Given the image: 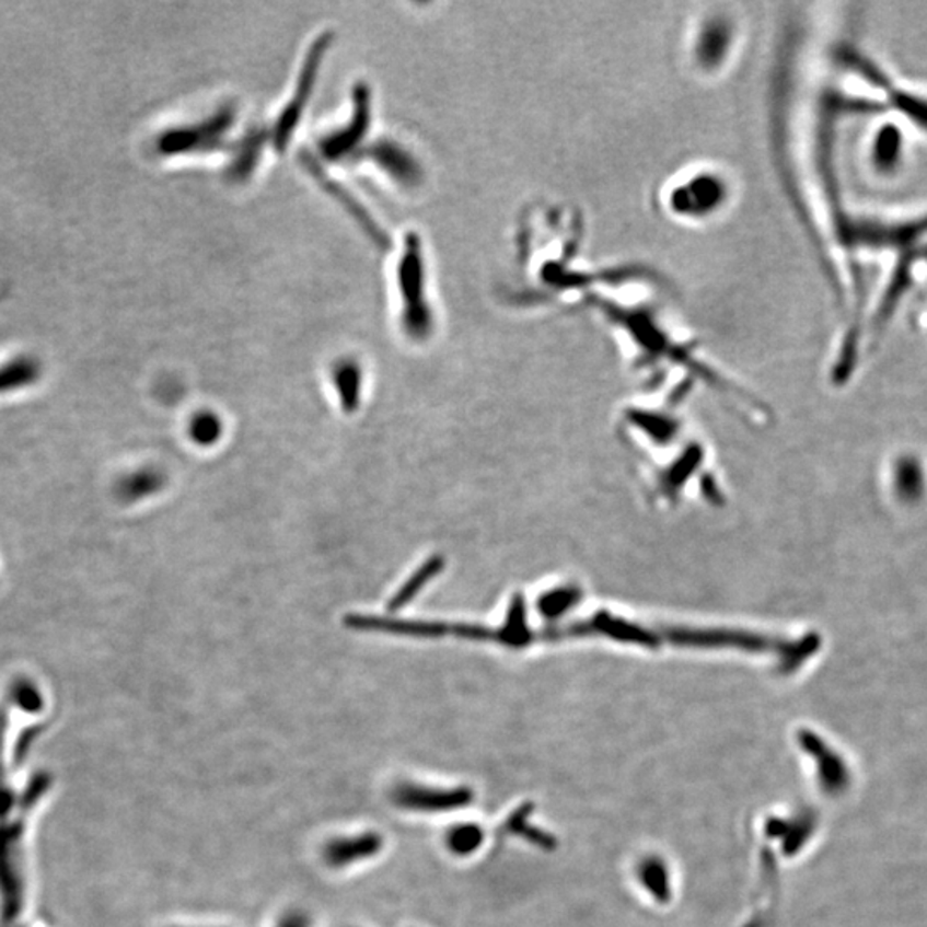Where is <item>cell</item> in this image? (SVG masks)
<instances>
[{"instance_id":"14","label":"cell","mask_w":927,"mask_h":927,"mask_svg":"<svg viewBox=\"0 0 927 927\" xmlns=\"http://www.w3.org/2000/svg\"><path fill=\"white\" fill-rule=\"evenodd\" d=\"M479 842H482V833L471 824L452 828L447 835V847L455 856H467L474 848L478 847Z\"/></svg>"},{"instance_id":"12","label":"cell","mask_w":927,"mask_h":927,"mask_svg":"<svg viewBox=\"0 0 927 927\" xmlns=\"http://www.w3.org/2000/svg\"><path fill=\"white\" fill-rule=\"evenodd\" d=\"M263 140L265 138L256 129L244 136L243 143L240 144V152L235 153V159L232 160V165L229 167V175H231L232 181L244 179L255 169Z\"/></svg>"},{"instance_id":"7","label":"cell","mask_w":927,"mask_h":927,"mask_svg":"<svg viewBox=\"0 0 927 927\" xmlns=\"http://www.w3.org/2000/svg\"><path fill=\"white\" fill-rule=\"evenodd\" d=\"M367 153L386 169L389 174L394 175L395 179L407 186H415L421 179V169L416 164V160L392 141H379Z\"/></svg>"},{"instance_id":"11","label":"cell","mask_w":927,"mask_h":927,"mask_svg":"<svg viewBox=\"0 0 927 927\" xmlns=\"http://www.w3.org/2000/svg\"><path fill=\"white\" fill-rule=\"evenodd\" d=\"M36 379H38V364L33 359H16L0 368V394L23 389Z\"/></svg>"},{"instance_id":"15","label":"cell","mask_w":927,"mask_h":927,"mask_svg":"<svg viewBox=\"0 0 927 927\" xmlns=\"http://www.w3.org/2000/svg\"><path fill=\"white\" fill-rule=\"evenodd\" d=\"M277 927H311V919L304 912H289Z\"/></svg>"},{"instance_id":"13","label":"cell","mask_w":927,"mask_h":927,"mask_svg":"<svg viewBox=\"0 0 927 927\" xmlns=\"http://www.w3.org/2000/svg\"><path fill=\"white\" fill-rule=\"evenodd\" d=\"M189 437L198 445H213L222 437V421L213 413H199L189 425Z\"/></svg>"},{"instance_id":"2","label":"cell","mask_w":927,"mask_h":927,"mask_svg":"<svg viewBox=\"0 0 927 927\" xmlns=\"http://www.w3.org/2000/svg\"><path fill=\"white\" fill-rule=\"evenodd\" d=\"M235 112L232 108L219 112L208 123L198 126L169 129L162 132L155 141V152L162 157L181 155V153L210 150L222 141L223 135L231 128Z\"/></svg>"},{"instance_id":"5","label":"cell","mask_w":927,"mask_h":927,"mask_svg":"<svg viewBox=\"0 0 927 927\" xmlns=\"http://www.w3.org/2000/svg\"><path fill=\"white\" fill-rule=\"evenodd\" d=\"M383 845V836L376 832L337 836L323 845L322 859L332 869L349 868L352 864L379 856Z\"/></svg>"},{"instance_id":"6","label":"cell","mask_w":927,"mask_h":927,"mask_svg":"<svg viewBox=\"0 0 927 927\" xmlns=\"http://www.w3.org/2000/svg\"><path fill=\"white\" fill-rule=\"evenodd\" d=\"M355 104V117L350 120L349 126L343 131L328 135L320 143V150L328 160L343 159V157L352 153L355 144L367 132L368 123H370V93H368L367 86L361 84V86L356 88Z\"/></svg>"},{"instance_id":"4","label":"cell","mask_w":927,"mask_h":927,"mask_svg":"<svg viewBox=\"0 0 927 927\" xmlns=\"http://www.w3.org/2000/svg\"><path fill=\"white\" fill-rule=\"evenodd\" d=\"M331 38L332 36L323 35L320 40H316L313 48H311L310 54H308L306 65H304L303 72H301V81H299L298 92H296L291 104L283 108L279 120H277V129H275L274 141L280 152H282L286 144L291 141L292 132H294L296 126H298L299 123V117L303 114L304 105H306L308 99H310L313 81H315L320 62H322L323 53H325V48L328 47V40H331Z\"/></svg>"},{"instance_id":"1","label":"cell","mask_w":927,"mask_h":927,"mask_svg":"<svg viewBox=\"0 0 927 927\" xmlns=\"http://www.w3.org/2000/svg\"><path fill=\"white\" fill-rule=\"evenodd\" d=\"M398 283L404 301V328L410 337H428L433 327V316L425 301V265L421 243L416 234L407 235L406 252L398 265Z\"/></svg>"},{"instance_id":"8","label":"cell","mask_w":927,"mask_h":927,"mask_svg":"<svg viewBox=\"0 0 927 927\" xmlns=\"http://www.w3.org/2000/svg\"><path fill=\"white\" fill-rule=\"evenodd\" d=\"M165 485L164 474L152 467L135 471V473L124 476L117 483V497L126 503L141 502L144 498L152 497L157 491L162 490Z\"/></svg>"},{"instance_id":"9","label":"cell","mask_w":927,"mask_h":927,"mask_svg":"<svg viewBox=\"0 0 927 927\" xmlns=\"http://www.w3.org/2000/svg\"><path fill=\"white\" fill-rule=\"evenodd\" d=\"M443 569V558L442 557H433L430 560H426L418 570H416L406 582H404L403 588L395 593V596L392 598L391 603H389V609L392 612H397V610L404 609V606L409 605L410 600H415L418 596L419 591L425 588L434 576L442 572Z\"/></svg>"},{"instance_id":"10","label":"cell","mask_w":927,"mask_h":927,"mask_svg":"<svg viewBox=\"0 0 927 927\" xmlns=\"http://www.w3.org/2000/svg\"><path fill=\"white\" fill-rule=\"evenodd\" d=\"M335 386H337L343 409L352 415L358 409L359 398H361V370L356 362H340L335 368Z\"/></svg>"},{"instance_id":"3","label":"cell","mask_w":927,"mask_h":927,"mask_svg":"<svg viewBox=\"0 0 927 927\" xmlns=\"http://www.w3.org/2000/svg\"><path fill=\"white\" fill-rule=\"evenodd\" d=\"M473 799L470 788H440L401 781L391 790L395 808L422 814H440L464 808Z\"/></svg>"}]
</instances>
